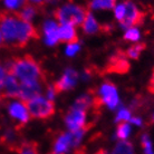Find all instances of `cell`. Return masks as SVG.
I'll return each mask as SVG.
<instances>
[{"label":"cell","mask_w":154,"mask_h":154,"mask_svg":"<svg viewBox=\"0 0 154 154\" xmlns=\"http://www.w3.org/2000/svg\"><path fill=\"white\" fill-rule=\"evenodd\" d=\"M8 74L15 76L20 83L26 82H42L45 78L44 70L39 63L29 55L17 57L8 64Z\"/></svg>","instance_id":"obj_2"},{"label":"cell","mask_w":154,"mask_h":154,"mask_svg":"<svg viewBox=\"0 0 154 154\" xmlns=\"http://www.w3.org/2000/svg\"><path fill=\"white\" fill-rule=\"evenodd\" d=\"M5 44V39H4V36H2V32H1V29H0V48L4 46Z\"/></svg>","instance_id":"obj_33"},{"label":"cell","mask_w":154,"mask_h":154,"mask_svg":"<svg viewBox=\"0 0 154 154\" xmlns=\"http://www.w3.org/2000/svg\"><path fill=\"white\" fill-rule=\"evenodd\" d=\"M124 39L125 40H128V42H137L140 39V31L139 29H136L135 27L128 28L124 35Z\"/></svg>","instance_id":"obj_24"},{"label":"cell","mask_w":154,"mask_h":154,"mask_svg":"<svg viewBox=\"0 0 154 154\" xmlns=\"http://www.w3.org/2000/svg\"><path fill=\"white\" fill-rule=\"evenodd\" d=\"M142 146L144 154H154L153 149H152V143L147 135H143L142 137Z\"/></svg>","instance_id":"obj_26"},{"label":"cell","mask_w":154,"mask_h":154,"mask_svg":"<svg viewBox=\"0 0 154 154\" xmlns=\"http://www.w3.org/2000/svg\"><path fill=\"white\" fill-rule=\"evenodd\" d=\"M130 69V63L127 62V57L124 53H117L109 58L105 70L107 73L125 74Z\"/></svg>","instance_id":"obj_9"},{"label":"cell","mask_w":154,"mask_h":154,"mask_svg":"<svg viewBox=\"0 0 154 154\" xmlns=\"http://www.w3.org/2000/svg\"><path fill=\"white\" fill-rule=\"evenodd\" d=\"M26 104L29 115L31 119H50L55 114L54 100L42 96H36L31 100L23 102Z\"/></svg>","instance_id":"obj_4"},{"label":"cell","mask_w":154,"mask_h":154,"mask_svg":"<svg viewBox=\"0 0 154 154\" xmlns=\"http://www.w3.org/2000/svg\"><path fill=\"white\" fill-rule=\"evenodd\" d=\"M7 75H8L7 68H5L4 66L0 64V91L2 88V85H4L5 79H6Z\"/></svg>","instance_id":"obj_29"},{"label":"cell","mask_w":154,"mask_h":154,"mask_svg":"<svg viewBox=\"0 0 154 154\" xmlns=\"http://www.w3.org/2000/svg\"><path fill=\"white\" fill-rule=\"evenodd\" d=\"M39 8L37 6H35L34 4H31L28 1L26 5H23V7L19 9V11H16L15 14L18 17H19L20 19L25 20V21H29L30 23L31 19L35 17V15L38 12Z\"/></svg>","instance_id":"obj_16"},{"label":"cell","mask_w":154,"mask_h":154,"mask_svg":"<svg viewBox=\"0 0 154 154\" xmlns=\"http://www.w3.org/2000/svg\"><path fill=\"white\" fill-rule=\"evenodd\" d=\"M44 31H45L46 42L48 45L51 46L59 42V27L55 21H51V20L46 21L44 26Z\"/></svg>","instance_id":"obj_14"},{"label":"cell","mask_w":154,"mask_h":154,"mask_svg":"<svg viewBox=\"0 0 154 154\" xmlns=\"http://www.w3.org/2000/svg\"><path fill=\"white\" fill-rule=\"evenodd\" d=\"M82 27L86 34H95L100 29V25L97 23L96 19L94 18V16L91 14L89 10H87V12H86L85 19L82 23Z\"/></svg>","instance_id":"obj_17"},{"label":"cell","mask_w":154,"mask_h":154,"mask_svg":"<svg viewBox=\"0 0 154 154\" xmlns=\"http://www.w3.org/2000/svg\"><path fill=\"white\" fill-rule=\"evenodd\" d=\"M59 42L67 44H77L78 36L77 31L72 25H60L59 27Z\"/></svg>","instance_id":"obj_15"},{"label":"cell","mask_w":154,"mask_h":154,"mask_svg":"<svg viewBox=\"0 0 154 154\" xmlns=\"http://www.w3.org/2000/svg\"><path fill=\"white\" fill-rule=\"evenodd\" d=\"M50 154H60V153H55V152H53V153H50Z\"/></svg>","instance_id":"obj_36"},{"label":"cell","mask_w":154,"mask_h":154,"mask_svg":"<svg viewBox=\"0 0 154 154\" xmlns=\"http://www.w3.org/2000/svg\"><path fill=\"white\" fill-rule=\"evenodd\" d=\"M70 146H73V137H72V133H62L59 134L55 140L54 143V152L55 153L64 154L68 152Z\"/></svg>","instance_id":"obj_13"},{"label":"cell","mask_w":154,"mask_h":154,"mask_svg":"<svg viewBox=\"0 0 154 154\" xmlns=\"http://www.w3.org/2000/svg\"><path fill=\"white\" fill-rule=\"evenodd\" d=\"M132 119L131 112L128 109H125V108H122L121 111L117 114V117H116V122L117 123H121V122H130V119Z\"/></svg>","instance_id":"obj_25"},{"label":"cell","mask_w":154,"mask_h":154,"mask_svg":"<svg viewBox=\"0 0 154 154\" xmlns=\"http://www.w3.org/2000/svg\"><path fill=\"white\" fill-rule=\"evenodd\" d=\"M116 0H92L89 6L94 9H112L115 8Z\"/></svg>","instance_id":"obj_21"},{"label":"cell","mask_w":154,"mask_h":154,"mask_svg":"<svg viewBox=\"0 0 154 154\" xmlns=\"http://www.w3.org/2000/svg\"><path fill=\"white\" fill-rule=\"evenodd\" d=\"M19 92L20 82L15 76L8 74L2 85V88H1L2 96L9 97V98H19Z\"/></svg>","instance_id":"obj_12"},{"label":"cell","mask_w":154,"mask_h":154,"mask_svg":"<svg viewBox=\"0 0 154 154\" xmlns=\"http://www.w3.org/2000/svg\"><path fill=\"white\" fill-rule=\"evenodd\" d=\"M79 50V45L78 44H68V46L66 48V54L68 56H73Z\"/></svg>","instance_id":"obj_28"},{"label":"cell","mask_w":154,"mask_h":154,"mask_svg":"<svg viewBox=\"0 0 154 154\" xmlns=\"http://www.w3.org/2000/svg\"><path fill=\"white\" fill-rule=\"evenodd\" d=\"M86 111L72 107L65 119L66 125L70 132H75L82 128H88L86 126Z\"/></svg>","instance_id":"obj_7"},{"label":"cell","mask_w":154,"mask_h":154,"mask_svg":"<svg viewBox=\"0 0 154 154\" xmlns=\"http://www.w3.org/2000/svg\"><path fill=\"white\" fill-rule=\"evenodd\" d=\"M125 12H126V9H125V5L124 4H121L115 7V17L116 19L119 21V23L123 21L124 17H125Z\"/></svg>","instance_id":"obj_27"},{"label":"cell","mask_w":154,"mask_h":154,"mask_svg":"<svg viewBox=\"0 0 154 154\" xmlns=\"http://www.w3.org/2000/svg\"><path fill=\"white\" fill-rule=\"evenodd\" d=\"M27 2L28 0H4L5 7L7 8L9 11H17Z\"/></svg>","instance_id":"obj_23"},{"label":"cell","mask_w":154,"mask_h":154,"mask_svg":"<svg viewBox=\"0 0 154 154\" xmlns=\"http://www.w3.org/2000/svg\"><path fill=\"white\" fill-rule=\"evenodd\" d=\"M130 122L136 124V125H141V124H142V121L140 119H137V117H132V119H130Z\"/></svg>","instance_id":"obj_32"},{"label":"cell","mask_w":154,"mask_h":154,"mask_svg":"<svg viewBox=\"0 0 154 154\" xmlns=\"http://www.w3.org/2000/svg\"><path fill=\"white\" fill-rule=\"evenodd\" d=\"M100 105H106L109 108H115L119 104V94L116 91V86L111 82H105L100 86V92L96 94Z\"/></svg>","instance_id":"obj_5"},{"label":"cell","mask_w":154,"mask_h":154,"mask_svg":"<svg viewBox=\"0 0 154 154\" xmlns=\"http://www.w3.org/2000/svg\"><path fill=\"white\" fill-rule=\"evenodd\" d=\"M86 12L87 10L81 6L68 4L57 8L54 11V16L60 25H72L75 27L83 23Z\"/></svg>","instance_id":"obj_3"},{"label":"cell","mask_w":154,"mask_h":154,"mask_svg":"<svg viewBox=\"0 0 154 154\" xmlns=\"http://www.w3.org/2000/svg\"><path fill=\"white\" fill-rule=\"evenodd\" d=\"M146 45L144 42H140V44H135L133 46H131L124 53L125 56L130 59H137L140 57V55L142 54V51L145 49Z\"/></svg>","instance_id":"obj_19"},{"label":"cell","mask_w":154,"mask_h":154,"mask_svg":"<svg viewBox=\"0 0 154 154\" xmlns=\"http://www.w3.org/2000/svg\"><path fill=\"white\" fill-rule=\"evenodd\" d=\"M77 79H78V74H77L76 70L74 69H68L65 70V73L60 77V79L58 82H56L54 85H51L54 87L55 92L59 94L62 92H65V91H68L73 86H75Z\"/></svg>","instance_id":"obj_10"},{"label":"cell","mask_w":154,"mask_h":154,"mask_svg":"<svg viewBox=\"0 0 154 154\" xmlns=\"http://www.w3.org/2000/svg\"><path fill=\"white\" fill-rule=\"evenodd\" d=\"M131 133V125L128 122H121L117 125V131H116V136L122 141L128 137V135Z\"/></svg>","instance_id":"obj_20"},{"label":"cell","mask_w":154,"mask_h":154,"mask_svg":"<svg viewBox=\"0 0 154 154\" xmlns=\"http://www.w3.org/2000/svg\"><path fill=\"white\" fill-rule=\"evenodd\" d=\"M2 97H4V96H2V93H1V91H0V100H1Z\"/></svg>","instance_id":"obj_35"},{"label":"cell","mask_w":154,"mask_h":154,"mask_svg":"<svg viewBox=\"0 0 154 154\" xmlns=\"http://www.w3.org/2000/svg\"><path fill=\"white\" fill-rule=\"evenodd\" d=\"M95 154H107V153H106V152H105L104 150H100V151H97V152Z\"/></svg>","instance_id":"obj_34"},{"label":"cell","mask_w":154,"mask_h":154,"mask_svg":"<svg viewBox=\"0 0 154 154\" xmlns=\"http://www.w3.org/2000/svg\"><path fill=\"white\" fill-rule=\"evenodd\" d=\"M42 92V84L40 82H26L20 83L19 100L23 102H27L36 96H39Z\"/></svg>","instance_id":"obj_11"},{"label":"cell","mask_w":154,"mask_h":154,"mask_svg":"<svg viewBox=\"0 0 154 154\" xmlns=\"http://www.w3.org/2000/svg\"><path fill=\"white\" fill-rule=\"evenodd\" d=\"M112 154H134V149L132 143L125 140L116 144Z\"/></svg>","instance_id":"obj_18"},{"label":"cell","mask_w":154,"mask_h":154,"mask_svg":"<svg viewBox=\"0 0 154 154\" xmlns=\"http://www.w3.org/2000/svg\"><path fill=\"white\" fill-rule=\"evenodd\" d=\"M147 91H149L151 94H154V68H153V72H152V76H151V79H150V82H149Z\"/></svg>","instance_id":"obj_31"},{"label":"cell","mask_w":154,"mask_h":154,"mask_svg":"<svg viewBox=\"0 0 154 154\" xmlns=\"http://www.w3.org/2000/svg\"><path fill=\"white\" fill-rule=\"evenodd\" d=\"M29 2L34 4L35 6H37L38 8L44 7L45 5H47L48 2H51V1H55V0H28Z\"/></svg>","instance_id":"obj_30"},{"label":"cell","mask_w":154,"mask_h":154,"mask_svg":"<svg viewBox=\"0 0 154 154\" xmlns=\"http://www.w3.org/2000/svg\"><path fill=\"white\" fill-rule=\"evenodd\" d=\"M8 113L12 119H15L19 125H26L30 119L26 104L23 100H14L8 105Z\"/></svg>","instance_id":"obj_8"},{"label":"cell","mask_w":154,"mask_h":154,"mask_svg":"<svg viewBox=\"0 0 154 154\" xmlns=\"http://www.w3.org/2000/svg\"><path fill=\"white\" fill-rule=\"evenodd\" d=\"M153 122H154V116H153Z\"/></svg>","instance_id":"obj_37"},{"label":"cell","mask_w":154,"mask_h":154,"mask_svg":"<svg viewBox=\"0 0 154 154\" xmlns=\"http://www.w3.org/2000/svg\"><path fill=\"white\" fill-rule=\"evenodd\" d=\"M124 5H125L126 12L121 25L125 28H131L141 25L144 20V14L130 0H126Z\"/></svg>","instance_id":"obj_6"},{"label":"cell","mask_w":154,"mask_h":154,"mask_svg":"<svg viewBox=\"0 0 154 154\" xmlns=\"http://www.w3.org/2000/svg\"><path fill=\"white\" fill-rule=\"evenodd\" d=\"M19 154H38V146L35 142H26L18 146Z\"/></svg>","instance_id":"obj_22"},{"label":"cell","mask_w":154,"mask_h":154,"mask_svg":"<svg viewBox=\"0 0 154 154\" xmlns=\"http://www.w3.org/2000/svg\"><path fill=\"white\" fill-rule=\"evenodd\" d=\"M0 29L5 42L17 48H23L31 39H38V30L29 21L20 19L15 12L0 14Z\"/></svg>","instance_id":"obj_1"}]
</instances>
